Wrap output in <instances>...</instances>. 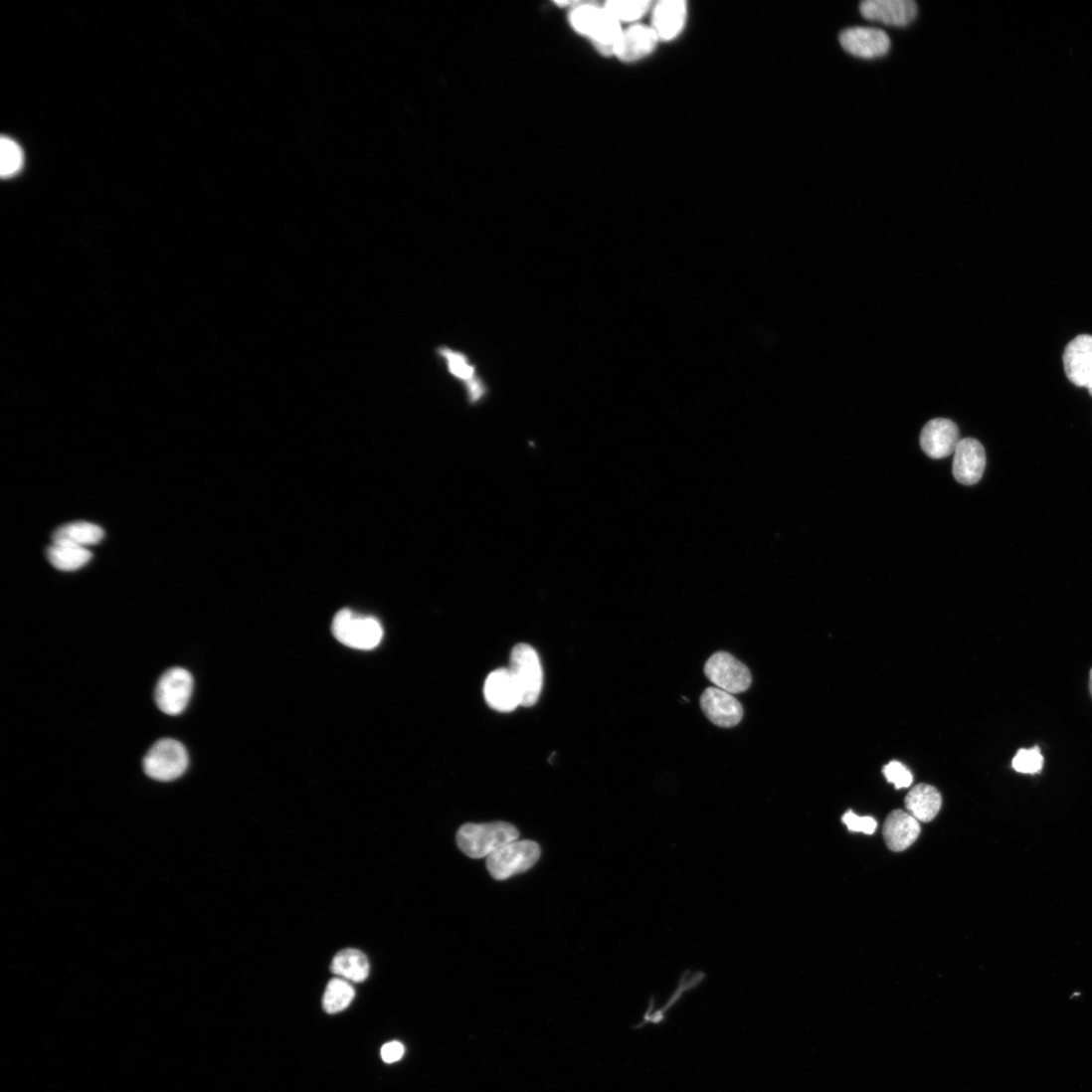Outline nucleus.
Returning a JSON list of instances; mask_svg holds the SVG:
<instances>
[{
    "label": "nucleus",
    "instance_id": "1",
    "mask_svg": "<svg viewBox=\"0 0 1092 1092\" xmlns=\"http://www.w3.org/2000/svg\"><path fill=\"white\" fill-rule=\"evenodd\" d=\"M518 829L511 823H466L456 833L460 851L471 859L488 858L501 846L519 838Z\"/></svg>",
    "mask_w": 1092,
    "mask_h": 1092
},
{
    "label": "nucleus",
    "instance_id": "2",
    "mask_svg": "<svg viewBox=\"0 0 1092 1092\" xmlns=\"http://www.w3.org/2000/svg\"><path fill=\"white\" fill-rule=\"evenodd\" d=\"M571 22L578 32L589 36L602 53L615 54L624 31L621 23L605 8L582 5L573 11Z\"/></svg>",
    "mask_w": 1092,
    "mask_h": 1092
},
{
    "label": "nucleus",
    "instance_id": "3",
    "mask_svg": "<svg viewBox=\"0 0 1092 1092\" xmlns=\"http://www.w3.org/2000/svg\"><path fill=\"white\" fill-rule=\"evenodd\" d=\"M332 632L342 644L360 650L376 648L384 637L383 627L377 619L359 616L349 610L335 616Z\"/></svg>",
    "mask_w": 1092,
    "mask_h": 1092
},
{
    "label": "nucleus",
    "instance_id": "4",
    "mask_svg": "<svg viewBox=\"0 0 1092 1092\" xmlns=\"http://www.w3.org/2000/svg\"><path fill=\"white\" fill-rule=\"evenodd\" d=\"M540 846L533 840H514L497 849L487 858V869L499 881L531 869L540 858Z\"/></svg>",
    "mask_w": 1092,
    "mask_h": 1092
},
{
    "label": "nucleus",
    "instance_id": "5",
    "mask_svg": "<svg viewBox=\"0 0 1092 1092\" xmlns=\"http://www.w3.org/2000/svg\"><path fill=\"white\" fill-rule=\"evenodd\" d=\"M521 696V706L534 705L541 693L543 673L539 655L529 644L514 646L510 657V667Z\"/></svg>",
    "mask_w": 1092,
    "mask_h": 1092
},
{
    "label": "nucleus",
    "instance_id": "6",
    "mask_svg": "<svg viewBox=\"0 0 1092 1092\" xmlns=\"http://www.w3.org/2000/svg\"><path fill=\"white\" fill-rule=\"evenodd\" d=\"M189 762L188 751L184 745L172 739H163L148 751L143 761V768L151 779L170 782L185 774Z\"/></svg>",
    "mask_w": 1092,
    "mask_h": 1092
},
{
    "label": "nucleus",
    "instance_id": "7",
    "mask_svg": "<svg viewBox=\"0 0 1092 1092\" xmlns=\"http://www.w3.org/2000/svg\"><path fill=\"white\" fill-rule=\"evenodd\" d=\"M704 673L717 688L733 695L746 692L753 681L749 667L725 651H718L709 657Z\"/></svg>",
    "mask_w": 1092,
    "mask_h": 1092
},
{
    "label": "nucleus",
    "instance_id": "8",
    "mask_svg": "<svg viewBox=\"0 0 1092 1092\" xmlns=\"http://www.w3.org/2000/svg\"><path fill=\"white\" fill-rule=\"evenodd\" d=\"M193 691L194 678L192 674L182 669V667H173V669L166 671L158 681L155 690V701L163 713L175 716L186 710Z\"/></svg>",
    "mask_w": 1092,
    "mask_h": 1092
},
{
    "label": "nucleus",
    "instance_id": "9",
    "mask_svg": "<svg viewBox=\"0 0 1092 1092\" xmlns=\"http://www.w3.org/2000/svg\"><path fill=\"white\" fill-rule=\"evenodd\" d=\"M841 47L849 54L864 59H873L886 55L890 49L889 36L876 28L854 27L842 31L839 35Z\"/></svg>",
    "mask_w": 1092,
    "mask_h": 1092
},
{
    "label": "nucleus",
    "instance_id": "10",
    "mask_svg": "<svg viewBox=\"0 0 1092 1092\" xmlns=\"http://www.w3.org/2000/svg\"><path fill=\"white\" fill-rule=\"evenodd\" d=\"M700 705L706 717L715 725L723 728L737 726L744 717V708L731 693L717 687L707 688Z\"/></svg>",
    "mask_w": 1092,
    "mask_h": 1092
},
{
    "label": "nucleus",
    "instance_id": "11",
    "mask_svg": "<svg viewBox=\"0 0 1092 1092\" xmlns=\"http://www.w3.org/2000/svg\"><path fill=\"white\" fill-rule=\"evenodd\" d=\"M688 19L687 3L683 0H661L651 8L650 28L659 42L677 39L685 29Z\"/></svg>",
    "mask_w": 1092,
    "mask_h": 1092
},
{
    "label": "nucleus",
    "instance_id": "12",
    "mask_svg": "<svg viewBox=\"0 0 1092 1092\" xmlns=\"http://www.w3.org/2000/svg\"><path fill=\"white\" fill-rule=\"evenodd\" d=\"M987 455L984 446L975 439L960 441L954 456L953 474L962 484L978 483L986 469Z\"/></svg>",
    "mask_w": 1092,
    "mask_h": 1092
},
{
    "label": "nucleus",
    "instance_id": "13",
    "mask_svg": "<svg viewBox=\"0 0 1092 1092\" xmlns=\"http://www.w3.org/2000/svg\"><path fill=\"white\" fill-rule=\"evenodd\" d=\"M860 12L869 21L903 27L915 21L919 10L914 0H865Z\"/></svg>",
    "mask_w": 1092,
    "mask_h": 1092
},
{
    "label": "nucleus",
    "instance_id": "14",
    "mask_svg": "<svg viewBox=\"0 0 1092 1092\" xmlns=\"http://www.w3.org/2000/svg\"><path fill=\"white\" fill-rule=\"evenodd\" d=\"M956 423L949 419L937 418L926 424L921 435V447L928 456L940 459L955 453L960 443Z\"/></svg>",
    "mask_w": 1092,
    "mask_h": 1092
},
{
    "label": "nucleus",
    "instance_id": "15",
    "mask_svg": "<svg viewBox=\"0 0 1092 1092\" xmlns=\"http://www.w3.org/2000/svg\"><path fill=\"white\" fill-rule=\"evenodd\" d=\"M1064 370L1068 380L1075 386L1088 388L1092 385V336L1080 335L1074 338L1063 354Z\"/></svg>",
    "mask_w": 1092,
    "mask_h": 1092
},
{
    "label": "nucleus",
    "instance_id": "16",
    "mask_svg": "<svg viewBox=\"0 0 1092 1092\" xmlns=\"http://www.w3.org/2000/svg\"><path fill=\"white\" fill-rule=\"evenodd\" d=\"M485 701L495 710L511 712L521 705V696L509 669L492 672L484 682Z\"/></svg>",
    "mask_w": 1092,
    "mask_h": 1092
},
{
    "label": "nucleus",
    "instance_id": "17",
    "mask_svg": "<svg viewBox=\"0 0 1092 1092\" xmlns=\"http://www.w3.org/2000/svg\"><path fill=\"white\" fill-rule=\"evenodd\" d=\"M659 40L647 26L634 25L624 31L615 49V55L626 64H635L651 55Z\"/></svg>",
    "mask_w": 1092,
    "mask_h": 1092
},
{
    "label": "nucleus",
    "instance_id": "18",
    "mask_svg": "<svg viewBox=\"0 0 1092 1092\" xmlns=\"http://www.w3.org/2000/svg\"><path fill=\"white\" fill-rule=\"evenodd\" d=\"M920 834V821L907 812L894 811L885 820L883 835L893 852L904 851L915 843Z\"/></svg>",
    "mask_w": 1092,
    "mask_h": 1092
},
{
    "label": "nucleus",
    "instance_id": "19",
    "mask_svg": "<svg viewBox=\"0 0 1092 1092\" xmlns=\"http://www.w3.org/2000/svg\"><path fill=\"white\" fill-rule=\"evenodd\" d=\"M905 808L919 821L930 822L942 808V797L934 786L919 784L906 796Z\"/></svg>",
    "mask_w": 1092,
    "mask_h": 1092
},
{
    "label": "nucleus",
    "instance_id": "20",
    "mask_svg": "<svg viewBox=\"0 0 1092 1092\" xmlns=\"http://www.w3.org/2000/svg\"><path fill=\"white\" fill-rule=\"evenodd\" d=\"M370 970L369 959L356 949H346L339 952L331 964L333 975L355 984L366 981L370 976Z\"/></svg>",
    "mask_w": 1092,
    "mask_h": 1092
},
{
    "label": "nucleus",
    "instance_id": "21",
    "mask_svg": "<svg viewBox=\"0 0 1092 1092\" xmlns=\"http://www.w3.org/2000/svg\"><path fill=\"white\" fill-rule=\"evenodd\" d=\"M47 558L57 570L73 572L86 566L91 560L92 554L83 546L53 542L47 550Z\"/></svg>",
    "mask_w": 1092,
    "mask_h": 1092
},
{
    "label": "nucleus",
    "instance_id": "22",
    "mask_svg": "<svg viewBox=\"0 0 1092 1092\" xmlns=\"http://www.w3.org/2000/svg\"><path fill=\"white\" fill-rule=\"evenodd\" d=\"M103 536V530L95 524L73 522L57 528L52 539L53 542H66L86 548L87 545L98 543Z\"/></svg>",
    "mask_w": 1092,
    "mask_h": 1092
},
{
    "label": "nucleus",
    "instance_id": "23",
    "mask_svg": "<svg viewBox=\"0 0 1092 1092\" xmlns=\"http://www.w3.org/2000/svg\"><path fill=\"white\" fill-rule=\"evenodd\" d=\"M440 353L448 359L452 373L466 383L470 401L472 403L478 401L484 394V389L474 376V371L465 356L446 347L442 348Z\"/></svg>",
    "mask_w": 1092,
    "mask_h": 1092
},
{
    "label": "nucleus",
    "instance_id": "24",
    "mask_svg": "<svg viewBox=\"0 0 1092 1092\" xmlns=\"http://www.w3.org/2000/svg\"><path fill=\"white\" fill-rule=\"evenodd\" d=\"M355 998V991L349 982L334 979L329 982L324 997L323 1007L328 1013H338L346 1009Z\"/></svg>",
    "mask_w": 1092,
    "mask_h": 1092
},
{
    "label": "nucleus",
    "instance_id": "25",
    "mask_svg": "<svg viewBox=\"0 0 1092 1092\" xmlns=\"http://www.w3.org/2000/svg\"><path fill=\"white\" fill-rule=\"evenodd\" d=\"M24 153L20 145L9 137L0 141V174L4 178L16 175L23 167Z\"/></svg>",
    "mask_w": 1092,
    "mask_h": 1092
},
{
    "label": "nucleus",
    "instance_id": "26",
    "mask_svg": "<svg viewBox=\"0 0 1092 1092\" xmlns=\"http://www.w3.org/2000/svg\"><path fill=\"white\" fill-rule=\"evenodd\" d=\"M651 2H610L605 9L609 11L621 24L634 23L642 19L652 8Z\"/></svg>",
    "mask_w": 1092,
    "mask_h": 1092
},
{
    "label": "nucleus",
    "instance_id": "27",
    "mask_svg": "<svg viewBox=\"0 0 1092 1092\" xmlns=\"http://www.w3.org/2000/svg\"><path fill=\"white\" fill-rule=\"evenodd\" d=\"M1044 758L1038 747L1028 750H1019L1012 760L1015 771L1023 774H1036L1041 772Z\"/></svg>",
    "mask_w": 1092,
    "mask_h": 1092
},
{
    "label": "nucleus",
    "instance_id": "28",
    "mask_svg": "<svg viewBox=\"0 0 1092 1092\" xmlns=\"http://www.w3.org/2000/svg\"><path fill=\"white\" fill-rule=\"evenodd\" d=\"M883 774L889 783L894 784L896 789L907 788L913 784L914 777L904 765L899 762H890L883 768Z\"/></svg>",
    "mask_w": 1092,
    "mask_h": 1092
},
{
    "label": "nucleus",
    "instance_id": "29",
    "mask_svg": "<svg viewBox=\"0 0 1092 1092\" xmlns=\"http://www.w3.org/2000/svg\"><path fill=\"white\" fill-rule=\"evenodd\" d=\"M842 822L846 827L855 832L873 834L877 829V821L871 817H859L849 811L842 817Z\"/></svg>",
    "mask_w": 1092,
    "mask_h": 1092
},
{
    "label": "nucleus",
    "instance_id": "30",
    "mask_svg": "<svg viewBox=\"0 0 1092 1092\" xmlns=\"http://www.w3.org/2000/svg\"><path fill=\"white\" fill-rule=\"evenodd\" d=\"M404 1054L405 1047L397 1041L385 1044L381 1050L382 1059L389 1064L401 1060Z\"/></svg>",
    "mask_w": 1092,
    "mask_h": 1092
},
{
    "label": "nucleus",
    "instance_id": "31",
    "mask_svg": "<svg viewBox=\"0 0 1092 1092\" xmlns=\"http://www.w3.org/2000/svg\"><path fill=\"white\" fill-rule=\"evenodd\" d=\"M1089 688H1090V692H1091V695H1092V669L1090 671Z\"/></svg>",
    "mask_w": 1092,
    "mask_h": 1092
},
{
    "label": "nucleus",
    "instance_id": "32",
    "mask_svg": "<svg viewBox=\"0 0 1092 1092\" xmlns=\"http://www.w3.org/2000/svg\"><path fill=\"white\" fill-rule=\"evenodd\" d=\"M1087 389H1088L1089 394L1092 396V385L1089 386Z\"/></svg>",
    "mask_w": 1092,
    "mask_h": 1092
}]
</instances>
